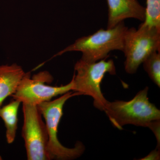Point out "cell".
<instances>
[{"label": "cell", "mask_w": 160, "mask_h": 160, "mask_svg": "<svg viewBox=\"0 0 160 160\" xmlns=\"http://www.w3.org/2000/svg\"><path fill=\"white\" fill-rule=\"evenodd\" d=\"M21 103L18 100L14 99L0 109V117L5 123L6 140L9 144L13 142L16 136L18 110Z\"/></svg>", "instance_id": "obj_10"}, {"label": "cell", "mask_w": 160, "mask_h": 160, "mask_svg": "<svg viewBox=\"0 0 160 160\" xmlns=\"http://www.w3.org/2000/svg\"><path fill=\"white\" fill-rule=\"evenodd\" d=\"M148 128L151 129L154 133L157 141V146L160 147V119L154 120L150 122L148 126Z\"/></svg>", "instance_id": "obj_13"}, {"label": "cell", "mask_w": 160, "mask_h": 160, "mask_svg": "<svg viewBox=\"0 0 160 160\" xmlns=\"http://www.w3.org/2000/svg\"><path fill=\"white\" fill-rule=\"evenodd\" d=\"M160 159V148L157 147L154 150L152 151L148 155L142 159L141 160H158Z\"/></svg>", "instance_id": "obj_14"}, {"label": "cell", "mask_w": 160, "mask_h": 160, "mask_svg": "<svg viewBox=\"0 0 160 160\" xmlns=\"http://www.w3.org/2000/svg\"><path fill=\"white\" fill-rule=\"evenodd\" d=\"M23 104L24 123L22 136L29 160H49L48 134L38 106Z\"/></svg>", "instance_id": "obj_6"}, {"label": "cell", "mask_w": 160, "mask_h": 160, "mask_svg": "<svg viewBox=\"0 0 160 160\" xmlns=\"http://www.w3.org/2000/svg\"><path fill=\"white\" fill-rule=\"evenodd\" d=\"M145 71L152 81L160 88V53L155 52L147 57L143 62Z\"/></svg>", "instance_id": "obj_12"}, {"label": "cell", "mask_w": 160, "mask_h": 160, "mask_svg": "<svg viewBox=\"0 0 160 160\" xmlns=\"http://www.w3.org/2000/svg\"><path fill=\"white\" fill-rule=\"evenodd\" d=\"M108 6L107 29L112 28L126 19L144 21L145 8L137 0H107Z\"/></svg>", "instance_id": "obj_8"}, {"label": "cell", "mask_w": 160, "mask_h": 160, "mask_svg": "<svg viewBox=\"0 0 160 160\" xmlns=\"http://www.w3.org/2000/svg\"><path fill=\"white\" fill-rule=\"evenodd\" d=\"M2 157L0 156V160H2Z\"/></svg>", "instance_id": "obj_15"}, {"label": "cell", "mask_w": 160, "mask_h": 160, "mask_svg": "<svg viewBox=\"0 0 160 160\" xmlns=\"http://www.w3.org/2000/svg\"><path fill=\"white\" fill-rule=\"evenodd\" d=\"M25 74L16 64L0 66V109L6 98L14 94Z\"/></svg>", "instance_id": "obj_9"}, {"label": "cell", "mask_w": 160, "mask_h": 160, "mask_svg": "<svg viewBox=\"0 0 160 160\" xmlns=\"http://www.w3.org/2000/svg\"><path fill=\"white\" fill-rule=\"evenodd\" d=\"M89 62L80 59L75 65L76 72L72 77V91L80 95L91 97L93 99V106L96 109L104 111L108 101L104 97L101 89V85L105 74L116 73L113 60Z\"/></svg>", "instance_id": "obj_4"}, {"label": "cell", "mask_w": 160, "mask_h": 160, "mask_svg": "<svg viewBox=\"0 0 160 160\" xmlns=\"http://www.w3.org/2000/svg\"><path fill=\"white\" fill-rule=\"evenodd\" d=\"M141 25L160 29V0H146L145 19Z\"/></svg>", "instance_id": "obj_11"}, {"label": "cell", "mask_w": 160, "mask_h": 160, "mask_svg": "<svg viewBox=\"0 0 160 160\" xmlns=\"http://www.w3.org/2000/svg\"><path fill=\"white\" fill-rule=\"evenodd\" d=\"M52 80V77L47 71L34 75L32 78L30 72L25 73L11 96L21 103L38 106L59 95L72 91V80L65 86H52L45 84L51 82Z\"/></svg>", "instance_id": "obj_7"}, {"label": "cell", "mask_w": 160, "mask_h": 160, "mask_svg": "<svg viewBox=\"0 0 160 160\" xmlns=\"http://www.w3.org/2000/svg\"><path fill=\"white\" fill-rule=\"evenodd\" d=\"M127 29L123 22L112 28L100 29L92 34L78 39L58 55L67 52L80 51L82 53L81 59L86 62H94L107 58L110 52L123 51L124 36Z\"/></svg>", "instance_id": "obj_2"}, {"label": "cell", "mask_w": 160, "mask_h": 160, "mask_svg": "<svg viewBox=\"0 0 160 160\" xmlns=\"http://www.w3.org/2000/svg\"><path fill=\"white\" fill-rule=\"evenodd\" d=\"M160 50V29L140 25L138 29H127L123 51L126 57L125 70L133 74L150 54Z\"/></svg>", "instance_id": "obj_5"}, {"label": "cell", "mask_w": 160, "mask_h": 160, "mask_svg": "<svg viewBox=\"0 0 160 160\" xmlns=\"http://www.w3.org/2000/svg\"><path fill=\"white\" fill-rule=\"evenodd\" d=\"M78 95H80L78 92L69 91L53 101L43 102L38 105L46 122L48 134L47 151L50 160H73L80 157L85 151V146L81 142H78L73 148H67L60 142L58 137L64 105L70 98Z\"/></svg>", "instance_id": "obj_3"}, {"label": "cell", "mask_w": 160, "mask_h": 160, "mask_svg": "<svg viewBox=\"0 0 160 160\" xmlns=\"http://www.w3.org/2000/svg\"><path fill=\"white\" fill-rule=\"evenodd\" d=\"M149 88L140 90L129 101H108L104 111L112 126L122 129L126 125L147 127L150 122L160 119V111L148 97Z\"/></svg>", "instance_id": "obj_1"}]
</instances>
